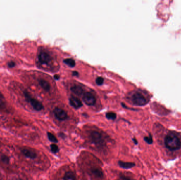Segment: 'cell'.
I'll return each instance as SVG.
<instances>
[{"label":"cell","instance_id":"obj_12","mask_svg":"<svg viewBox=\"0 0 181 180\" xmlns=\"http://www.w3.org/2000/svg\"><path fill=\"white\" fill-rule=\"evenodd\" d=\"M72 92L77 95H81L83 92V89L80 86H74L71 88Z\"/></svg>","mask_w":181,"mask_h":180},{"label":"cell","instance_id":"obj_3","mask_svg":"<svg viewBox=\"0 0 181 180\" xmlns=\"http://www.w3.org/2000/svg\"><path fill=\"white\" fill-rule=\"evenodd\" d=\"M132 102L135 105L137 106L145 105L148 103V100L144 95L136 92L132 95Z\"/></svg>","mask_w":181,"mask_h":180},{"label":"cell","instance_id":"obj_4","mask_svg":"<svg viewBox=\"0 0 181 180\" xmlns=\"http://www.w3.org/2000/svg\"><path fill=\"white\" fill-rule=\"evenodd\" d=\"M83 100L84 102L89 106L94 105L96 102L94 95L90 92H87L84 94Z\"/></svg>","mask_w":181,"mask_h":180},{"label":"cell","instance_id":"obj_13","mask_svg":"<svg viewBox=\"0 0 181 180\" xmlns=\"http://www.w3.org/2000/svg\"><path fill=\"white\" fill-rule=\"evenodd\" d=\"M92 173L96 177H99V178H102L103 177V172L99 169H97V168L93 169L92 170Z\"/></svg>","mask_w":181,"mask_h":180},{"label":"cell","instance_id":"obj_21","mask_svg":"<svg viewBox=\"0 0 181 180\" xmlns=\"http://www.w3.org/2000/svg\"><path fill=\"white\" fill-rule=\"evenodd\" d=\"M1 160L4 163L8 164L9 163V161H10V158L8 156H7L6 155H3L1 157Z\"/></svg>","mask_w":181,"mask_h":180},{"label":"cell","instance_id":"obj_7","mask_svg":"<svg viewBox=\"0 0 181 180\" xmlns=\"http://www.w3.org/2000/svg\"><path fill=\"white\" fill-rule=\"evenodd\" d=\"M91 141L95 144H100L102 141V136L100 133L96 131H93L90 134Z\"/></svg>","mask_w":181,"mask_h":180},{"label":"cell","instance_id":"obj_8","mask_svg":"<svg viewBox=\"0 0 181 180\" xmlns=\"http://www.w3.org/2000/svg\"><path fill=\"white\" fill-rule=\"evenodd\" d=\"M70 105L76 109L81 108L83 106V104L81 100L77 97H70Z\"/></svg>","mask_w":181,"mask_h":180},{"label":"cell","instance_id":"obj_25","mask_svg":"<svg viewBox=\"0 0 181 180\" xmlns=\"http://www.w3.org/2000/svg\"><path fill=\"white\" fill-rule=\"evenodd\" d=\"M73 75L74 76H78V73L77 72V71H73Z\"/></svg>","mask_w":181,"mask_h":180},{"label":"cell","instance_id":"obj_24","mask_svg":"<svg viewBox=\"0 0 181 180\" xmlns=\"http://www.w3.org/2000/svg\"><path fill=\"white\" fill-rule=\"evenodd\" d=\"M132 141H134V143L136 144V145H137V144H138V141H137V140L136 138H133V139H132Z\"/></svg>","mask_w":181,"mask_h":180},{"label":"cell","instance_id":"obj_26","mask_svg":"<svg viewBox=\"0 0 181 180\" xmlns=\"http://www.w3.org/2000/svg\"><path fill=\"white\" fill-rule=\"evenodd\" d=\"M54 78H55V79H56V80H58L59 79V78H60V77H59V75H56L54 76Z\"/></svg>","mask_w":181,"mask_h":180},{"label":"cell","instance_id":"obj_16","mask_svg":"<svg viewBox=\"0 0 181 180\" xmlns=\"http://www.w3.org/2000/svg\"><path fill=\"white\" fill-rule=\"evenodd\" d=\"M65 64L70 67H74L75 66V61L72 58H67L64 60Z\"/></svg>","mask_w":181,"mask_h":180},{"label":"cell","instance_id":"obj_20","mask_svg":"<svg viewBox=\"0 0 181 180\" xmlns=\"http://www.w3.org/2000/svg\"><path fill=\"white\" fill-rule=\"evenodd\" d=\"M144 141H145L147 143L149 144H151L153 143V140L152 136L151 134L149 135V136H145L144 137Z\"/></svg>","mask_w":181,"mask_h":180},{"label":"cell","instance_id":"obj_5","mask_svg":"<svg viewBox=\"0 0 181 180\" xmlns=\"http://www.w3.org/2000/svg\"><path fill=\"white\" fill-rule=\"evenodd\" d=\"M54 113L56 118L60 120H64L68 117L67 113L61 108H55L54 111Z\"/></svg>","mask_w":181,"mask_h":180},{"label":"cell","instance_id":"obj_18","mask_svg":"<svg viewBox=\"0 0 181 180\" xmlns=\"http://www.w3.org/2000/svg\"><path fill=\"white\" fill-rule=\"evenodd\" d=\"M106 117L108 119L114 120L117 117V115L113 112H109L106 114Z\"/></svg>","mask_w":181,"mask_h":180},{"label":"cell","instance_id":"obj_9","mask_svg":"<svg viewBox=\"0 0 181 180\" xmlns=\"http://www.w3.org/2000/svg\"><path fill=\"white\" fill-rule=\"evenodd\" d=\"M22 152H23V154L27 158H31V159H34L37 157L36 153L33 150L23 149L22 151Z\"/></svg>","mask_w":181,"mask_h":180},{"label":"cell","instance_id":"obj_14","mask_svg":"<svg viewBox=\"0 0 181 180\" xmlns=\"http://www.w3.org/2000/svg\"><path fill=\"white\" fill-rule=\"evenodd\" d=\"M64 180H76L75 176L74 174V173L72 172H67L65 174Z\"/></svg>","mask_w":181,"mask_h":180},{"label":"cell","instance_id":"obj_19","mask_svg":"<svg viewBox=\"0 0 181 180\" xmlns=\"http://www.w3.org/2000/svg\"><path fill=\"white\" fill-rule=\"evenodd\" d=\"M50 149L51 152L54 153V154H56L57 153H58L59 152V147H58V146L56 145V144H51L50 145Z\"/></svg>","mask_w":181,"mask_h":180},{"label":"cell","instance_id":"obj_17","mask_svg":"<svg viewBox=\"0 0 181 180\" xmlns=\"http://www.w3.org/2000/svg\"><path fill=\"white\" fill-rule=\"evenodd\" d=\"M48 138L49 139V140L51 142L53 143H57L58 142V139H57L56 137L53 135L52 133L50 132H48L47 133Z\"/></svg>","mask_w":181,"mask_h":180},{"label":"cell","instance_id":"obj_22","mask_svg":"<svg viewBox=\"0 0 181 180\" xmlns=\"http://www.w3.org/2000/svg\"><path fill=\"white\" fill-rule=\"evenodd\" d=\"M103 78L102 77H98L96 79V83L98 85H102L103 83Z\"/></svg>","mask_w":181,"mask_h":180},{"label":"cell","instance_id":"obj_23","mask_svg":"<svg viewBox=\"0 0 181 180\" xmlns=\"http://www.w3.org/2000/svg\"><path fill=\"white\" fill-rule=\"evenodd\" d=\"M15 66V64L13 61H11V62H10L8 63V66L10 68H13Z\"/></svg>","mask_w":181,"mask_h":180},{"label":"cell","instance_id":"obj_1","mask_svg":"<svg viewBox=\"0 0 181 180\" xmlns=\"http://www.w3.org/2000/svg\"><path fill=\"white\" fill-rule=\"evenodd\" d=\"M165 144L167 148L170 150L180 149L181 147V142L178 137L174 134H169L165 138Z\"/></svg>","mask_w":181,"mask_h":180},{"label":"cell","instance_id":"obj_6","mask_svg":"<svg viewBox=\"0 0 181 180\" xmlns=\"http://www.w3.org/2000/svg\"><path fill=\"white\" fill-rule=\"evenodd\" d=\"M38 58L40 62L42 64H48L51 61L50 55L45 51L40 52Z\"/></svg>","mask_w":181,"mask_h":180},{"label":"cell","instance_id":"obj_11","mask_svg":"<svg viewBox=\"0 0 181 180\" xmlns=\"http://www.w3.org/2000/svg\"><path fill=\"white\" fill-rule=\"evenodd\" d=\"M39 84L45 91H47V92L49 91L50 88V84L47 81H45L44 79H41L39 81Z\"/></svg>","mask_w":181,"mask_h":180},{"label":"cell","instance_id":"obj_10","mask_svg":"<svg viewBox=\"0 0 181 180\" xmlns=\"http://www.w3.org/2000/svg\"><path fill=\"white\" fill-rule=\"evenodd\" d=\"M118 164L120 166V167L125 169H131L135 166V164L132 162H125L121 161L118 162Z\"/></svg>","mask_w":181,"mask_h":180},{"label":"cell","instance_id":"obj_15","mask_svg":"<svg viewBox=\"0 0 181 180\" xmlns=\"http://www.w3.org/2000/svg\"><path fill=\"white\" fill-rule=\"evenodd\" d=\"M6 100L3 94L0 92V109L6 108Z\"/></svg>","mask_w":181,"mask_h":180},{"label":"cell","instance_id":"obj_2","mask_svg":"<svg viewBox=\"0 0 181 180\" xmlns=\"http://www.w3.org/2000/svg\"><path fill=\"white\" fill-rule=\"evenodd\" d=\"M23 94L25 95L26 100L32 106L34 109H35L36 111H40L43 108V106L42 105V103L38 100L36 99L31 97L28 92L25 91L23 92Z\"/></svg>","mask_w":181,"mask_h":180}]
</instances>
